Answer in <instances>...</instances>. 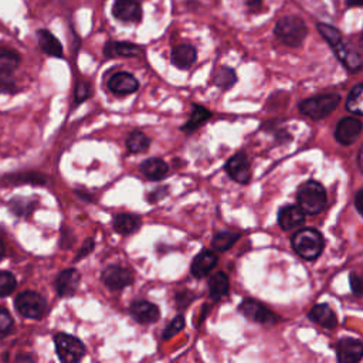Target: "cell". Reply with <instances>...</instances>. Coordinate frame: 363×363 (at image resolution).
<instances>
[{
    "mask_svg": "<svg viewBox=\"0 0 363 363\" xmlns=\"http://www.w3.org/2000/svg\"><path fill=\"white\" fill-rule=\"evenodd\" d=\"M318 30L322 34V37L326 40V43L332 47L333 52L339 58V61L350 71V72H359L363 68V60L362 57L343 41L340 33L329 24L318 23Z\"/></svg>",
    "mask_w": 363,
    "mask_h": 363,
    "instance_id": "cell-1",
    "label": "cell"
},
{
    "mask_svg": "<svg viewBox=\"0 0 363 363\" xmlns=\"http://www.w3.org/2000/svg\"><path fill=\"white\" fill-rule=\"evenodd\" d=\"M291 244L299 257L308 261H313L320 255L325 241L322 234L318 230L301 228L292 235Z\"/></svg>",
    "mask_w": 363,
    "mask_h": 363,
    "instance_id": "cell-2",
    "label": "cell"
},
{
    "mask_svg": "<svg viewBox=\"0 0 363 363\" xmlns=\"http://www.w3.org/2000/svg\"><path fill=\"white\" fill-rule=\"evenodd\" d=\"M274 33L277 38L288 47H298L303 43L306 37V26L296 16H285L279 18L275 24Z\"/></svg>",
    "mask_w": 363,
    "mask_h": 363,
    "instance_id": "cell-3",
    "label": "cell"
},
{
    "mask_svg": "<svg viewBox=\"0 0 363 363\" xmlns=\"http://www.w3.org/2000/svg\"><path fill=\"white\" fill-rule=\"evenodd\" d=\"M298 204L306 214H318L326 206V191L315 180L303 183L298 190Z\"/></svg>",
    "mask_w": 363,
    "mask_h": 363,
    "instance_id": "cell-4",
    "label": "cell"
},
{
    "mask_svg": "<svg viewBox=\"0 0 363 363\" xmlns=\"http://www.w3.org/2000/svg\"><path fill=\"white\" fill-rule=\"evenodd\" d=\"M339 102L340 96L337 94H325L303 99L299 104V111L312 119H322L335 111Z\"/></svg>",
    "mask_w": 363,
    "mask_h": 363,
    "instance_id": "cell-5",
    "label": "cell"
},
{
    "mask_svg": "<svg viewBox=\"0 0 363 363\" xmlns=\"http://www.w3.org/2000/svg\"><path fill=\"white\" fill-rule=\"evenodd\" d=\"M54 343L57 356L64 363H77L85 354L84 343L72 335L57 333L54 336Z\"/></svg>",
    "mask_w": 363,
    "mask_h": 363,
    "instance_id": "cell-6",
    "label": "cell"
},
{
    "mask_svg": "<svg viewBox=\"0 0 363 363\" xmlns=\"http://www.w3.org/2000/svg\"><path fill=\"white\" fill-rule=\"evenodd\" d=\"M14 305L18 313L28 319H40L47 309V301L35 291L20 292L14 299Z\"/></svg>",
    "mask_w": 363,
    "mask_h": 363,
    "instance_id": "cell-7",
    "label": "cell"
},
{
    "mask_svg": "<svg viewBox=\"0 0 363 363\" xmlns=\"http://www.w3.org/2000/svg\"><path fill=\"white\" fill-rule=\"evenodd\" d=\"M238 311L250 320H254L257 323L262 325H274L278 320V316L272 313L267 306H264L261 302L254 301V299H244Z\"/></svg>",
    "mask_w": 363,
    "mask_h": 363,
    "instance_id": "cell-8",
    "label": "cell"
},
{
    "mask_svg": "<svg viewBox=\"0 0 363 363\" xmlns=\"http://www.w3.org/2000/svg\"><path fill=\"white\" fill-rule=\"evenodd\" d=\"M102 282L111 291H121L133 282V274L125 267L109 265L102 272Z\"/></svg>",
    "mask_w": 363,
    "mask_h": 363,
    "instance_id": "cell-9",
    "label": "cell"
},
{
    "mask_svg": "<svg viewBox=\"0 0 363 363\" xmlns=\"http://www.w3.org/2000/svg\"><path fill=\"white\" fill-rule=\"evenodd\" d=\"M225 170L228 173V176L241 184H245L250 182L251 179V167H250V162L245 153L240 152L235 153L234 156H231L228 159V162L225 163Z\"/></svg>",
    "mask_w": 363,
    "mask_h": 363,
    "instance_id": "cell-10",
    "label": "cell"
},
{
    "mask_svg": "<svg viewBox=\"0 0 363 363\" xmlns=\"http://www.w3.org/2000/svg\"><path fill=\"white\" fill-rule=\"evenodd\" d=\"M362 122L356 118H343L336 125L335 138L342 145H352L362 132Z\"/></svg>",
    "mask_w": 363,
    "mask_h": 363,
    "instance_id": "cell-11",
    "label": "cell"
},
{
    "mask_svg": "<svg viewBox=\"0 0 363 363\" xmlns=\"http://www.w3.org/2000/svg\"><path fill=\"white\" fill-rule=\"evenodd\" d=\"M129 313L139 323H153L160 316L159 308L146 299L133 301L129 306Z\"/></svg>",
    "mask_w": 363,
    "mask_h": 363,
    "instance_id": "cell-12",
    "label": "cell"
},
{
    "mask_svg": "<svg viewBox=\"0 0 363 363\" xmlns=\"http://www.w3.org/2000/svg\"><path fill=\"white\" fill-rule=\"evenodd\" d=\"M108 88L112 94L123 96V95L133 94L139 88V82L132 74L121 71V72L113 74L108 79Z\"/></svg>",
    "mask_w": 363,
    "mask_h": 363,
    "instance_id": "cell-13",
    "label": "cell"
},
{
    "mask_svg": "<svg viewBox=\"0 0 363 363\" xmlns=\"http://www.w3.org/2000/svg\"><path fill=\"white\" fill-rule=\"evenodd\" d=\"M336 357L342 363L359 362L363 357V343L352 337H345L339 340L336 346Z\"/></svg>",
    "mask_w": 363,
    "mask_h": 363,
    "instance_id": "cell-14",
    "label": "cell"
},
{
    "mask_svg": "<svg viewBox=\"0 0 363 363\" xmlns=\"http://www.w3.org/2000/svg\"><path fill=\"white\" fill-rule=\"evenodd\" d=\"M81 275L75 268L64 269L55 279V288L60 296H72L79 286Z\"/></svg>",
    "mask_w": 363,
    "mask_h": 363,
    "instance_id": "cell-15",
    "label": "cell"
},
{
    "mask_svg": "<svg viewBox=\"0 0 363 363\" xmlns=\"http://www.w3.org/2000/svg\"><path fill=\"white\" fill-rule=\"evenodd\" d=\"M112 13L118 20L126 23H138L142 18V10L136 0H116Z\"/></svg>",
    "mask_w": 363,
    "mask_h": 363,
    "instance_id": "cell-16",
    "label": "cell"
},
{
    "mask_svg": "<svg viewBox=\"0 0 363 363\" xmlns=\"http://www.w3.org/2000/svg\"><path fill=\"white\" fill-rule=\"evenodd\" d=\"M305 211L299 206H285L278 213V223L282 230H292L303 224Z\"/></svg>",
    "mask_w": 363,
    "mask_h": 363,
    "instance_id": "cell-17",
    "label": "cell"
},
{
    "mask_svg": "<svg viewBox=\"0 0 363 363\" xmlns=\"http://www.w3.org/2000/svg\"><path fill=\"white\" fill-rule=\"evenodd\" d=\"M217 255L211 250H204L197 254L191 262V274L196 278L206 277L216 265H217Z\"/></svg>",
    "mask_w": 363,
    "mask_h": 363,
    "instance_id": "cell-18",
    "label": "cell"
},
{
    "mask_svg": "<svg viewBox=\"0 0 363 363\" xmlns=\"http://www.w3.org/2000/svg\"><path fill=\"white\" fill-rule=\"evenodd\" d=\"M196 57H197L196 48L190 44H180V45L174 47L170 54L172 64L180 69L190 68L193 65V62L196 61Z\"/></svg>",
    "mask_w": 363,
    "mask_h": 363,
    "instance_id": "cell-19",
    "label": "cell"
},
{
    "mask_svg": "<svg viewBox=\"0 0 363 363\" xmlns=\"http://www.w3.org/2000/svg\"><path fill=\"white\" fill-rule=\"evenodd\" d=\"M140 172L149 180H162L169 173V166L159 157H149L142 162Z\"/></svg>",
    "mask_w": 363,
    "mask_h": 363,
    "instance_id": "cell-20",
    "label": "cell"
},
{
    "mask_svg": "<svg viewBox=\"0 0 363 363\" xmlns=\"http://www.w3.org/2000/svg\"><path fill=\"white\" fill-rule=\"evenodd\" d=\"M309 319L323 328L332 329L337 325V319L335 312L330 309L329 305L326 303H320V305H315L311 311H309Z\"/></svg>",
    "mask_w": 363,
    "mask_h": 363,
    "instance_id": "cell-21",
    "label": "cell"
},
{
    "mask_svg": "<svg viewBox=\"0 0 363 363\" xmlns=\"http://www.w3.org/2000/svg\"><path fill=\"white\" fill-rule=\"evenodd\" d=\"M140 224H142V220L136 214L122 213V214H116L113 217V230L116 233H119L121 235L133 234L135 231L139 230Z\"/></svg>",
    "mask_w": 363,
    "mask_h": 363,
    "instance_id": "cell-22",
    "label": "cell"
},
{
    "mask_svg": "<svg viewBox=\"0 0 363 363\" xmlns=\"http://www.w3.org/2000/svg\"><path fill=\"white\" fill-rule=\"evenodd\" d=\"M142 52L140 47L132 43H118V41H109L106 43L104 48V54L108 58L115 57H136Z\"/></svg>",
    "mask_w": 363,
    "mask_h": 363,
    "instance_id": "cell-23",
    "label": "cell"
},
{
    "mask_svg": "<svg viewBox=\"0 0 363 363\" xmlns=\"http://www.w3.org/2000/svg\"><path fill=\"white\" fill-rule=\"evenodd\" d=\"M228 277L224 272H216L208 279V294L213 301H220L228 294Z\"/></svg>",
    "mask_w": 363,
    "mask_h": 363,
    "instance_id": "cell-24",
    "label": "cell"
},
{
    "mask_svg": "<svg viewBox=\"0 0 363 363\" xmlns=\"http://www.w3.org/2000/svg\"><path fill=\"white\" fill-rule=\"evenodd\" d=\"M38 44L40 48L51 57H62V45L61 43L47 30H40L38 31Z\"/></svg>",
    "mask_w": 363,
    "mask_h": 363,
    "instance_id": "cell-25",
    "label": "cell"
},
{
    "mask_svg": "<svg viewBox=\"0 0 363 363\" xmlns=\"http://www.w3.org/2000/svg\"><path fill=\"white\" fill-rule=\"evenodd\" d=\"M20 65V55L10 48H0V74L11 75Z\"/></svg>",
    "mask_w": 363,
    "mask_h": 363,
    "instance_id": "cell-26",
    "label": "cell"
},
{
    "mask_svg": "<svg viewBox=\"0 0 363 363\" xmlns=\"http://www.w3.org/2000/svg\"><path fill=\"white\" fill-rule=\"evenodd\" d=\"M240 238V234L238 233H234V231H220L217 233L214 237H213V241H211V247L213 250L216 251H220V252H224L227 251L228 248H231L235 241Z\"/></svg>",
    "mask_w": 363,
    "mask_h": 363,
    "instance_id": "cell-27",
    "label": "cell"
},
{
    "mask_svg": "<svg viewBox=\"0 0 363 363\" xmlns=\"http://www.w3.org/2000/svg\"><path fill=\"white\" fill-rule=\"evenodd\" d=\"M211 116V112L208 109H206L204 106H200V105H194L193 106V112L190 115V119L184 123V126L182 128L183 130H187V132H191V130H196L197 128H200L208 118Z\"/></svg>",
    "mask_w": 363,
    "mask_h": 363,
    "instance_id": "cell-28",
    "label": "cell"
},
{
    "mask_svg": "<svg viewBox=\"0 0 363 363\" xmlns=\"http://www.w3.org/2000/svg\"><path fill=\"white\" fill-rule=\"evenodd\" d=\"M346 109L356 115H363V84L352 88L346 99Z\"/></svg>",
    "mask_w": 363,
    "mask_h": 363,
    "instance_id": "cell-29",
    "label": "cell"
},
{
    "mask_svg": "<svg viewBox=\"0 0 363 363\" xmlns=\"http://www.w3.org/2000/svg\"><path fill=\"white\" fill-rule=\"evenodd\" d=\"M150 145V139L140 130H133L126 139V147L130 153H139L147 149Z\"/></svg>",
    "mask_w": 363,
    "mask_h": 363,
    "instance_id": "cell-30",
    "label": "cell"
},
{
    "mask_svg": "<svg viewBox=\"0 0 363 363\" xmlns=\"http://www.w3.org/2000/svg\"><path fill=\"white\" fill-rule=\"evenodd\" d=\"M9 208L17 216V217H26L31 214V211L35 208V201L30 200L27 197H14L9 203Z\"/></svg>",
    "mask_w": 363,
    "mask_h": 363,
    "instance_id": "cell-31",
    "label": "cell"
},
{
    "mask_svg": "<svg viewBox=\"0 0 363 363\" xmlns=\"http://www.w3.org/2000/svg\"><path fill=\"white\" fill-rule=\"evenodd\" d=\"M237 81V77H235V72L231 69V68H227V67H223L218 69V72L216 74L214 77V84L221 88V89H228L231 88Z\"/></svg>",
    "mask_w": 363,
    "mask_h": 363,
    "instance_id": "cell-32",
    "label": "cell"
},
{
    "mask_svg": "<svg viewBox=\"0 0 363 363\" xmlns=\"http://www.w3.org/2000/svg\"><path fill=\"white\" fill-rule=\"evenodd\" d=\"M16 277L9 271H0V298L10 295L16 289Z\"/></svg>",
    "mask_w": 363,
    "mask_h": 363,
    "instance_id": "cell-33",
    "label": "cell"
},
{
    "mask_svg": "<svg viewBox=\"0 0 363 363\" xmlns=\"http://www.w3.org/2000/svg\"><path fill=\"white\" fill-rule=\"evenodd\" d=\"M183 328H184V318H183V315L174 316V318L170 320V323L164 328V332H163V335H162V339H163V340L172 339V337L176 336Z\"/></svg>",
    "mask_w": 363,
    "mask_h": 363,
    "instance_id": "cell-34",
    "label": "cell"
},
{
    "mask_svg": "<svg viewBox=\"0 0 363 363\" xmlns=\"http://www.w3.org/2000/svg\"><path fill=\"white\" fill-rule=\"evenodd\" d=\"M13 323L14 322H13V318H11L10 312L6 308L0 306V339L6 337L7 335L11 333Z\"/></svg>",
    "mask_w": 363,
    "mask_h": 363,
    "instance_id": "cell-35",
    "label": "cell"
},
{
    "mask_svg": "<svg viewBox=\"0 0 363 363\" xmlns=\"http://www.w3.org/2000/svg\"><path fill=\"white\" fill-rule=\"evenodd\" d=\"M91 96V85L84 81H78L75 86V102L81 104L82 101L88 99Z\"/></svg>",
    "mask_w": 363,
    "mask_h": 363,
    "instance_id": "cell-36",
    "label": "cell"
},
{
    "mask_svg": "<svg viewBox=\"0 0 363 363\" xmlns=\"http://www.w3.org/2000/svg\"><path fill=\"white\" fill-rule=\"evenodd\" d=\"M349 282H350V288L354 295H357V296L363 295V277L352 272L349 275Z\"/></svg>",
    "mask_w": 363,
    "mask_h": 363,
    "instance_id": "cell-37",
    "label": "cell"
},
{
    "mask_svg": "<svg viewBox=\"0 0 363 363\" xmlns=\"http://www.w3.org/2000/svg\"><path fill=\"white\" fill-rule=\"evenodd\" d=\"M17 91V86L14 81L10 78V75H1L0 74V92L14 94Z\"/></svg>",
    "mask_w": 363,
    "mask_h": 363,
    "instance_id": "cell-38",
    "label": "cell"
},
{
    "mask_svg": "<svg viewBox=\"0 0 363 363\" xmlns=\"http://www.w3.org/2000/svg\"><path fill=\"white\" fill-rule=\"evenodd\" d=\"M194 299V295L190 291H183V292H177L174 295V301L179 305V308H186L191 301Z\"/></svg>",
    "mask_w": 363,
    "mask_h": 363,
    "instance_id": "cell-39",
    "label": "cell"
},
{
    "mask_svg": "<svg viewBox=\"0 0 363 363\" xmlns=\"http://www.w3.org/2000/svg\"><path fill=\"white\" fill-rule=\"evenodd\" d=\"M94 245H95V242H94V240L92 238H86L85 240V242L82 244V247H81V250H79V252L77 254V257H75V261H79L82 257H85V255H88L91 251H92V248H94Z\"/></svg>",
    "mask_w": 363,
    "mask_h": 363,
    "instance_id": "cell-40",
    "label": "cell"
},
{
    "mask_svg": "<svg viewBox=\"0 0 363 363\" xmlns=\"http://www.w3.org/2000/svg\"><path fill=\"white\" fill-rule=\"evenodd\" d=\"M167 191H169V189L167 187H164V186H160V187H157V189H155L153 191H150V194H149V201H152V203H156V201H159L160 199H163L164 196H167Z\"/></svg>",
    "mask_w": 363,
    "mask_h": 363,
    "instance_id": "cell-41",
    "label": "cell"
},
{
    "mask_svg": "<svg viewBox=\"0 0 363 363\" xmlns=\"http://www.w3.org/2000/svg\"><path fill=\"white\" fill-rule=\"evenodd\" d=\"M354 206L357 208V211L363 216V189L359 190L356 193V197H354Z\"/></svg>",
    "mask_w": 363,
    "mask_h": 363,
    "instance_id": "cell-42",
    "label": "cell"
},
{
    "mask_svg": "<svg viewBox=\"0 0 363 363\" xmlns=\"http://www.w3.org/2000/svg\"><path fill=\"white\" fill-rule=\"evenodd\" d=\"M247 6L251 10H258L261 7V0H247Z\"/></svg>",
    "mask_w": 363,
    "mask_h": 363,
    "instance_id": "cell-43",
    "label": "cell"
},
{
    "mask_svg": "<svg viewBox=\"0 0 363 363\" xmlns=\"http://www.w3.org/2000/svg\"><path fill=\"white\" fill-rule=\"evenodd\" d=\"M347 6H363V0H346Z\"/></svg>",
    "mask_w": 363,
    "mask_h": 363,
    "instance_id": "cell-44",
    "label": "cell"
},
{
    "mask_svg": "<svg viewBox=\"0 0 363 363\" xmlns=\"http://www.w3.org/2000/svg\"><path fill=\"white\" fill-rule=\"evenodd\" d=\"M359 166H360V169H362V172H363V146H362V149H360V152H359Z\"/></svg>",
    "mask_w": 363,
    "mask_h": 363,
    "instance_id": "cell-45",
    "label": "cell"
},
{
    "mask_svg": "<svg viewBox=\"0 0 363 363\" xmlns=\"http://www.w3.org/2000/svg\"><path fill=\"white\" fill-rule=\"evenodd\" d=\"M4 251H6V250H4V244L0 241V259L4 257Z\"/></svg>",
    "mask_w": 363,
    "mask_h": 363,
    "instance_id": "cell-46",
    "label": "cell"
},
{
    "mask_svg": "<svg viewBox=\"0 0 363 363\" xmlns=\"http://www.w3.org/2000/svg\"><path fill=\"white\" fill-rule=\"evenodd\" d=\"M362 45H363V34H362Z\"/></svg>",
    "mask_w": 363,
    "mask_h": 363,
    "instance_id": "cell-47",
    "label": "cell"
}]
</instances>
